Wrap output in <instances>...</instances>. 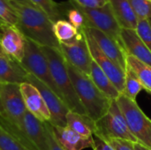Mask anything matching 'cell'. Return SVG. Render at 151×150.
<instances>
[{"label": "cell", "mask_w": 151, "mask_h": 150, "mask_svg": "<svg viewBox=\"0 0 151 150\" xmlns=\"http://www.w3.org/2000/svg\"><path fill=\"white\" fill-rule=\"evenodd\" d=\"M18 16L17 27L25 36L38 45L59 49V42L53 32L54 22L33 4H19L9 0Z\"/></svg>", "instance_id": "1"}, {"label": "cell", "mask_w": 151, "mask_h": 150, "mask_svg": "<svg viewBox=\"0 0 151 150\" xmlns=\"http://www.w3.org/2000/svg\"><path fill=\"white\" fill-rule=\"evenodd\" d=\"M66 68L75 92L87 115L94 122H96L108 112L111 100L98 89L89 75L76 69L67 62Z\"/></svg>", "instance_id": "2"}, {"label": "cell", "mask_w": 151, "mask_h": 150, "mask_svg": "<svg viewBox=\"0 0 151 150\" xmlns=\"http://www.w3.org/2000/svg\"><path fill=\"white\" fill-rule=\"evenodd\" d=\"M41 48L48 60L54 83L67 108L71 111L81 115H87V112L75 92L66 68L65 59L60 50L58 48L47 46H41Z\"/></svg>", "instance_id": "3"}, {"label": "cell", "mask_w": 151, "mask_h": 150, "mask_svg": "<svg viewBox=\"0 0 151 150\" xmlns=\"http://www.w3.org/2000/svg\"><path fill=\"white\" fill-rule=\"evenodd\" d=\"M116 102L137 142L151 149V119L141 110L136 101H132L123 94H120Z\"/></svg>", "instance_id": "4"}, {"label": "cell", "mask_w": 151, "mask_h": 150, "mask_svg": "<svg viewBox=\"0 0 151 150\" xmlns=\"http://www.w3.org/2000/svg\"><path fill=\"white\" fill-rule=\"evenodd\" d=\"M94 134L108 141L112 139L125 140L137 142L130 132L125 116L119 109L116 100H112L108 112L95 122Z\"/></svg>", "instance_id": "5"}, {"label": "cell", "mask_w": 151, "mask_h": 150, "mask_svg": "<svg viewBox=\"0 0 151 150\" xmlns=\"http://www.w3.org/2000/svg\"><path fill=\"white\" fill-rule=\"evenodd\" d=\"M20 64L29 74H32L40 81L44 83L61 98L59 91L52 79L48 60L40 45L26 38L25 54Z\"/></svg>", "instance_id": "6"}, {"label": "cell", "mask_w": 151, "mask_h": 150, "mask_svg": "<svg viewBox=\"0 0 151 150\" xmlns=\"http://www.w3.org/2000/svg\"><path fill=\"white\" fill-rule=\"evenodd\" d=\"M75 7L78 8L84 15L85 27L98 29L123 45L120 37L122 28L119 25L109 3L103 7L95 9L82 8L78 5H75Z\"/></svg>", "instance_id": "7"}, {"label": "cell", "mask_w": 151, "mask_h": 150, "mask_svg": "<svg viewBox=\"0 0 151 150\" xmlns=\"http://www.w3.org/2000/svg\"><path fill=\"white\" fill-rule=\"evenodd\" d=\"M0 98L5 118L22 132L23 119L27 109L20 92L19 85L0 83Z\"/></svg>", "instance_id": "8"}, {"label": "cell", "mask_w": 151, "mask_h": 150, "mask_svg": "<svg viewBox=\"0 0 151 150\" xmlns=\"http://www.w3.org/2000/svg\"><path fill=\"white\" fill-rule=\"evenodd\" d=\"M59 50L68 64L89 75L93 58L82 30L73 41L59 43Z\"/></svg>", "instance_id": "9"}, {"label": "cell", "mask_w": 151, "mask_h": 150, "mask_svg": "<svg viewBox=\"0 0 151 150\" xmlns=\"http://www.w3.org/2000/svg\"><path fill=\"white\" fill-rule=\"evenodd\" d=\"M93 60L99 65V67L104 72V73L109 77L117 89L122 93L125 88L126 80V71L119 67L116 63H114L111 58H109L98 47L92 36L82 29Z\"/></svg>", "instance_id": "10"}, {"label": "cell", "mask_w": 151, "mask_h": 150, "mask_svg": "<svg viewBox=\"0 0 151 150\" xmlns=\"http://www.w3.org/2000/svg\"><path fill=\"white\" fill-rule=\"evenodd\" d=\"M27 82L31 83L37 88L42 96L51 116V119L49 122L52 126H66V114L69 112V109L63 102V100L56 95L48 86L40 81L32 74L27 75Z\"/></svg>", "instance_id": "11"}, {"label": "cell", "mask_w": 151, "mask_h": 150, "mask_svg": "<svg viewBox=\"0 0 151 150\" xmlns=\"http://www.w3.org/2000/svg\"><path fill=\"white\" fill-rule=\"evenodd\" d=\"M26 38L16 26L0 21V47L4 55L21 63L25 54Z\"/></svg>", "instance_id": "12"}, {"label": "cell", "mask_w": 151, "mask_h": 150, "mask_svg": "<svg viewBox=\"0 0 151 150\" xmlns=\"http://www.w3.org/2000/svg\"><path fill=\"white\" fill-rule=\"evenodd\" d=\"M83 29L92 36L100 50L109 58H111L119 67L126 71L127 54L122 44L98 29L88 27H84Z\"/></svg>", "instance_id": "13"}, {"label": "cell", "mask_w": 151, "mask_h": 150, "mask_svg": "<svg viewBox=\"0 0 151 150\" xmlns=\"http://www.w3.org/2000/svg\"><path fill=\"white\" fill-rule=\"evenodd\" d=\"M0 150H36L25 134L0 115Z\"/></svg>", "instance_id": "14"}, {"label": "cell", "mask_w": 151, "mask_h": 150, "mask_svg": "<svg viewBox=\"0 0 151 150\" xmlns=\"http://www.w3.org/2000/svg\"><path fill=\"white\" fill-rule=\"evenodd\" d=\"M19 88L27 111L42 122H50V111L37 88L29 82L20 84Z\"/></svg>", "instance_id": "15"}, {"label": "cell", "mask_w": 151, "mask_h": 150, "mask_svg": "<svg viewBox=\"0 0 151 150\" xmlns=\"http://www.w3.org/2000/svg\"><path fill=\"white\" fill-rule=\"evenodd\" d=\"M22 132L36 150H49L47 130L44 122L36 118L27 111L22 126Z\"/></svg>", "instance_id": "16"}, {"label": "cell", "mask_w": 151, "mask_h": 150, "mask_svg": "<svg viewBox=\"0 0 151 150\" xmlns=\"http://www.w3.org/2000/svg\"><path fill=\"white\" fill-rule=\"evenodd\" d=\"M51 126L53 134L65 150H83L88 148L93 149L94 140L92 137H84L68 126Z\"/></svg>", "instance_id": "17"}, {"label": "cell", "mask_w": 151, "mask_h": 150, "mask_svg": "<svg viewBox=\"0 0 151 150\" xmlns=\"http://www.w3.org/2000/svg\"><path fill=\"white\" fill-rule=\"evenodd\" d=\"M120 37L127 56L134 57L151 66V51L140 38L136 30L122 28Z\"/></svg>", "instance_id": "18"}, {"label": "cell", "mask_w": 151, "mask_h": 150, "mask_svg": "<svg viewBox=\"0 0 151 150\" xmlns=\"http://www.w3.org/2000/svg\"><path fill=\"white\" fill-rule=\"evenodd\" d=\"M27 75L19 61L6 55L0 56V83L20 85L27 82Z\"/></svg>", "instance_id": "19"}, {"label": "cell", "mask_w": 151, "mask_h": 150, "mask_svg": "<svg viewBox=\"0 0 151 150\" xmlns=\"http://www.w3.org/2000/svg\"><path fill=\"white\" fill-rule=\"evenodd\" d=\"M114 16L121 28L136 30L138 17L129 0H108Z\"/></svg>", "instance_id": "20"}, {"label": "cell", "mask_w": 151, "mask_h": 150, "mask_svg": "<svg viewBox=\"0 0 151 150\" xmlns=\"http://www.w3.org/2000/svg\"><path fill=\"white\" fill-rule=\"evenodd\" d=\"M89 76L95 85L98 88V89L102 93H104L110 100H116L120 95L121 93L117 89L109 77L94 60L91 63Z\"/></svg>", "instance_id": "21"}, {"label": "cell", "mask_w": 151, "mask_h": 150, "mask_svg": "<svg viewBox=\"0 0 151 150\" xmlns=\"http://www.w3.org/2000/svg\"><path fill=\"white\" fill-rule=\"evenodd\" d=\"M66 126L84 137H92L95 133V122L88 116L71 111L66 114Z\"/></svg>", "instance_id": "22"}, {"label": "cell", "mask_w": 151, "mask_h": 150, "mask_svg": "<svg viewBox=\"0 0 151 150\" xmlns=\"http://www.w3.org/2000/svg\"><path fill=\"white\" fill-rule=\"evenodd\" d=\"M127 65L137 74L143 88L151 94V66L132 56H127Z\"/></svg>", "instance_id": "23"}, {"label": "cell", "mask_w": 151, "mask_h": 150, "mask_svg": "<svg viewBox=\"0 0 151 150\" xmlns=\"http://www.w3.org/2000/svg\"><path fill=\"white\" fill-rule=\"evenodd\" d=\"M53 32L59 43L70 42L80 34V31L65 19H59L54 22Z\"/></svg>", "instance_id": "24"}, {"label": "cell", "mask_w": 151, "mask_h": 150, "mask_svg": "<svg viewBox=\"0 0 151 150\" xmlns=\"http://www.w3.org/2000/svg\"><path fill=\"white\" fill-rule=\"evenodd\" d=\"M143 89V86L138 78L137 74L127 65L126 69V80H125V88L121 94L131 99L132 101H135L139 93Z\"/></svg>", "instance_id": "25"}, {"label": "cell", "mask_w": 151, "mask_h": 150, "mask_svg": "<svg viewBox=\"0 0 151 150\" xmlns=\"http://www.w3.org/2000/svg\"><path fill=\"white\" fill-rule=\"evenodd\" d=\"M33 4L40 8L47 16L53 21L56 22L62 19V12L59 5L53 0H29Z\"/></svg>", "instance_id": "26"}, {"label": "cell", "mask_w": 151, "mask_h": 150, "mask_svg": "<svg viewBox=\"0 0 151 150\" xmlns=\"http://www.w3.org/2000/svg\"><path fill=\"white\" fill-rule=\"evenodd\" d=\"M0 21L12 26L18 24V16L9 0H0Z\"/></svg>", "instance_id": "27"}, {"label": "cell", "mask_w": 151, "mask_h": 150, "mask_svg": "<svg viewBox=\"0 0 151 150\" xmlns=\"http://www.w3.org/2000/svg\"><path fill=\"white\" fill-rule=\"evenodd\" d=\"M138 19H151V2L149 0H129Z\"/></svg>", "instance_id": "28"}, {"label": "cell", "mask_w": 151, "mask_h": 150, "mask_svg": "<svg viewBox=\"0 0 151 150\" xmlns=\"http://www.w3.org/2000/svg\"><path fill=\"white\" fill-rule=\"evenodd\" d=\"M136 32L151 51V24L149 19H139Z\"/></svg>", "instance_id": "29"}, {"label": "cell", "mask_w": 151, "mask_h": 150, "mask_svg": "<svg viewBox=\"0 0 151 150\" xmlns=\"http://www.w3.org/2000/svg\"><path fill=\"white\" fill-rule=\"evenodd\" d=\"M67 17L69 22L79 31L82 30L85 27V18L84 15L78 8H72L67 11Z\"/></svg>", "instance_id": "30"}, {"label": "cell", "mask_w": 151, "mask_h": 150, "mask_svg": "<svg viewBox=\"0 0 151 150\" xmlns=\"http://www.w3.org/2000/svg\"><path fill=\"white\" fill-rule=\"evenodd\" d=\"M108 3V0H73V4H74L75 5L88 9L100 8L104 6Z\"/></svg>", "instance_id": "31"}, {"label": "cell", "mask_w": 151, "mask_h": 150, "mask_svg": "<svg viewBox=\"0 0 151 150\" xmlns=\"http://www.w3.org/2000/svg\"><path fill=\"white\" fill-rule=\"evenodd\" d=\"M111 146L115 150H134V143L132 141L119 140V139H112L108 141Z\"/></svg>", "instance_id": "32"}, {"label": "cell", "mask_w": 151, "mask_h": 150, "mask_svg": "<svg viewBox=\"0 0 151 150\" xmlns=\"http://www.w3.org/2000/svg\"><path fill=\"white\" fill-rule=\"evenodd\" d=\"M45 124V127L47 130V136H48V141H49V150H65L58 142V141L56 140L52 129H51V126L49 122H44Z\"/></svg>", "instance_id": "33"}, {"label": "cell", "mask_w": 151, "mask_h": 150, "mask_svg": "<svg viewBox=\"0 0 151 150\" xmlns=\"http://www.w3.org/2000/svg\"><path fill=\"white\" fill-rule=\"evenodd\" d=\"M93 140H94V147H93L94 150H115L108 141H104V139H102L101 137L96 134H93Z\"/></svg>", "instance_id": "34"}, {"label": "cell", "mask_w": 151, "mask_h": 150, "mask_svg": "<svg viewBox=\"0 0 151 150\" xmlns=\"http://www.w3.org/2000/svg\"><path fill=\"white\" fill-rule=\"evenodd\" d=\"M134 150H151L150 149H148V148H146L145 146L138 143V142L134 143Z\"/></svg>", "instance_id": "35"}, {"label": "cell", "mask_w": 151, "mask_h": 150, "mask_svg": "<svg viewBox=\"0 0 151 150\" xmlns=\"http://www.w3.org/2000/svg\"><path fill=\"white\" fill-rule=\"evenodd\" d=\"M11 1L17 2V3H19V4H32L29 0H11Z\"/></svg>", "instance_id": "36"}, {"label": "cell", "mask_w": 151, "mask_h": 150, "mask_svg": "<svg viewBox=\"0 0 151 150\" xmlns=\"http://www.w3.org/2000/svg\"><path fill=\"white\" fill-rule=\"evenodd\" d=\"M0 115L5 117V115H4V108H3V104H2V102H1V98H0Z\"/></svg>", "instance_id": "37"}, {"label": "cell", "mask_w": 151, "mask_h": 150, "mask_svg": "<svg viewBox=\"0 0 151 150\" xmlns=\"http://www.w3.org/2000/svg\"><path fill=\"white\" fill-rule=\"evenodd\" d=\"M4 53L3 52V50H2V49L0 47V56H4Z\"/></svg>", "instance_id": "38"}, {"label": "cell", "mask_w": 151, "mask_h": 150, "mask_svg": "<svg viewBox=\"0 0 151 150\" xmlns=\"http://www.w3.org/2000/svg\"><path fill=\"white\" fill-rule=\"evenodd\" d=\"M149 21L150 22V24H151V19H149Z\"/></svg>", "instance_id": "39"}, {"label": "cell", "mask_w": 151, "mask_h": 150, "mask_svg": "<svg viewBox=\"0 0 151 150\" xmlns=\"http://www.w3.org/2000/svg\"><path fill=\"white\" fill-rule=\"evenodd\" d=\"M149 1H150V2H151V0H149Z\"/></svg>", "instance_id": "40"}]
</instances>
